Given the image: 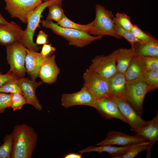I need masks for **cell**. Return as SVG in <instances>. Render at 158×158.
Instances as JSON below:
<instances>
[{"instance_id": "27", "label": "cell", "mask_w": 158, "mask_h": 158, "mask_svg": "<svg viewBox=\"0 0 158 158\" xmlns=\"http://www.w3.org/2000/svg\"><path fill=\"white\" fill-rule=\"evenodd\" d=\"M115 30L116 33L118 36L126 40L130 44L133 48L136 43L140 41L133 35L131 31L127 30L121 27L115 20Z\"/></svg>"}, {"instance_id": "33", "label": "cell", "mask_w": 158, "mask_h": 158, "mask_svg": "<svg viewBox=\"0 0 158 158\" xmlns=\"http://www.w3.org/2000/svg\"><path fill=\"white\" fill-rule=\"evenodd\" d=\"M131 32L134 36L141 42H147L156 40L150 35L142 30L135 24H133Z\"/></svg>"}, {"instance_id": "17", "label": "cell", "mask_w": 158, "mask_h": 158, "mask_svg": "<svg viewBox=\"0 0 158 158\" xmlns=\"http://www.w3.org/2000/svg\"><path fill=\"white\" fill-rule=\"evenodd\" d=\"M25 66L26 72L31 80H36L42 65L46 58L41 53L26 49Z\"/></svg>"}, {"instance_id": "12", "label": "cell", "mask_w": 158, "mask_h": 158, "mask_svg": "<svg viewBox=\"0 0 158 158\" xmlns=\"http://www.w3.org/2000/svg\"><path fill=\"white\" fill-rule=\"evenodd\" d=\"M91 107L95 109L101 115L106 119L116 118L127 123L116 104L109 97L96 99Z\"/></svg>"}, {"instance_id": "9", "label": "cell", "mask_w": 158, "mask_h": 158, "mask_svg": "<svg viewBox=\"0 0 158 158\" xmlns=\"http://www.w3.org/2000/svg\"><path fill=\"white\" fill-rule=\"evenodd\" d=\"M118 49L107 55H97L92 60L89 69L108 79L117 72L116 59Z\"/></svg>"}, {"instance_id": "22", "label": "cell", "mask_w": 158, "mask_h": 158, "mask_svg": "<svg viewBox=\"0 0 158 158\" xmlns=\"http://www.w3.org/2000/svg\"><path fill=\"white\" fill-rule=\"evenodd\" d=\"M135 54L132 48L118 49L116 59L117 71L124 74Z\"/></svg>"}, {"instance_id": "4", "label": "cell", "mask_w": 158, "mask_h": 158, "mask_svg": "<svg viewBox=\"0 0 158 158\" xmlns=\"http://www.w3.org/2000/svg\"><path fill=\"white\" fill-rule=\"evenodd\" d=\"M62 0H49L42 3L33 11L29 16L27 21V26L19 40V42L26 48L38 52L41 47L38 46L33 40L35 30L40 27V18L44 10L50 4Z\"/></svg>"}, {"instance_id": "40", "label": "cell", "mask_w": 158, "mask_h": 158, "mask_svg": "<svg viewBox=\"0 0 158 158\" xmlns=\"http://www.w3.org/2000/svg\"><path fill=\"white\" fill-rule=\"evenodd\" d=\"M8 23L0 13V24H6Z\"/></svg>"}, {"instance_id": "15", "label": "cell", "mask_w": 158, "mask_h": 158, "mask_svg": "<svg viewBox=\"0 0 158 158\" xmlns=\"http://www.w3.org/2000/svg\"><path fill=\"white\" fill-rule=\"evenodd\" d=\"M55 55L47 56L43 62L39 70L38 77L43 82L48 84L55 83L60 72V68L55 60Z\"/></svg>"}, {"instance_id": "41", "label": "cell", "mask_w": 158, "mask_h": 158, "mask_svg": "<svg viewBox=\"0 0 158 158\" xmlns=\"http://www.w3.org/2000/svg\"><path fill=\"white\" fill-rule=\"evenodd\" d=\"M42 1H48V0H42ZM63 1V0H62Z\"/></svg>"}, {"instance_id": "31", "label": "cell", "mask_w": 158, "mask_h": 158, "mask_svg": "<svg viewBox=\"0 0 158 158\" xmlns=\"http://www.w3.org/2000/svg\"><path fill=\"white\" fill-rule=\"evenodd\" d=\"M25 104H27L26 100L22 94L11 93L10 107L13 111L21 109Z\"/></svg>"}, {"instance_id": "36", "label": "cell", "mask_w": 158, "mask_h": 158, "mask_svg": "<svg viewBox=\"0 0 158 158\" xmlns=\"http://www.w3.org/2000/svg\"><path fill=\"white\" fill-rule=\"evenodd\" d=\"M48 35L42 30L39 31L37 35L35 43L37 45L44 44L49 43Z\"/></svg>"}, {"instance_id": "8", "label": "cell", "mask_w": 158, "mask_h": 158, "mask_svg": "<svg viewBox=\"0 0 158 158\" xmlns=\"http://www.w3.org/2000/svg\"><path fill=\"white\" fill-rule=\"evenodd\" d=\"M5 10L12 18H18L27 24L33 10L42 3V0H4Z\"/></svg>"}, {"instance_id": "29", "label": "cell", "mask_w": 158, "mask_h": 158, "mask_svg": "<svg viewBox=\"0 0 158 158\" xmlns=\"http://www.w3.org/2000/svg\"><path fill=\"white\" fill-rule=\"evenodd\" d=\"M4 140V143L0 147V158H10L13 144L12 133L6 136Z\"/></svg>"}, {"instance_id": "39", "label": "cell", "mask_w": 158, "mask_h": 158, "mask_svg": "<svg viewBox=\"0 0 158 158\" xmlns=\"http://www.w3.org/2000/svg\"><path fill=\"white\" fill-rule=\"evenodd\" d=\"M82 154L71 153L67 154L65 156L64 158H81L82 157Z\"/></svg>"}, {"instance_id": "18", "label": "cell", "mask_w": 158, "mask_h": 158, "mask_svg": "<svg viewBox=\"0 0 158 158\" xmlns=\"http://www.w3.org/2000/svg\"><path fill=\"white\" fill-rule=\"evenodd\" d=\"M108 80L111 97L125 99L124 96L127 81L125 74L117 71Z\"/></svg>"}, {"instance_id": "5", "label": "cell", "mask_w": 158, "mask_h": 158, "mask_svg": "<svg viewBox=\"0 0 158 158\" xmlns=\"http://www.w3.org/2000/svg\"><path fill=\"white\" fill-rule=\"evenodd\" d=\"M142 75L135 80L127 81L124 96L126 100L141 117L143 113L145 97L147 93L151 91L144 81Z\"/></svg>"}, {"instance_id": "25", "label": "cell", "mask_w": 158, "mask_h": 158, "mask_svg": "<svg viewBox=\"0 0 158 158\" xmlns=\"http://www.w3.org/2000/svg\"><path fill=\"white\" fill-rule=\"evenodd\" d=\"M149 141H145L132 145L124 154L113 158H134L141 152L147 150L150 145Z\"/></svg>"}, {"instance_id": "34", "label": "cell", "mask_w": 158, "mask_h": 158, "mask_svg": "<svg viewBox=\"0 0 158 158\" xmlns=\"http://www.w3.org/2000/svg\"><path fill=\"white\" fill-rule=\"evenodd\" d=\"M146 71H158V56H142Z\"/></svg>"}, {"instance_id": "20", "label": "cell", "mask_w": 158, "mask_h": 158, "mask_svg": "<svg viewBox=\"0 0 158 158\" xmlns=\"http://www.w3.org/2000/svg\"><path fill=\"white\" fill-rule=\"evenodd\" d=\"M145 71L142 56L135 54L124 74L127 81L135 79Z\"/></svg>"}, {"instance_id": "24", "label": "cell", "mask_w": 158, "mask_h": 158, "mask_svg": "<svg viewBox=\"0 0 158 158\" xmlns=\"http://www.w3.org/2000/svg\"><path fill=\"white\" fill-rule=\"evenodd\" d=\"M62 1L56 2L48 6L49 12L46 20L59 22L61 20L65 14L62 8Z\"/></svg>"}, {"instance_id": "23", "label": "cell", "mask_w": 158, "mask_h": 158, "mask_svg": "<svg viewBox=\"0 0 158 158\" xmlns=\"http://www.w3.org/2000/svg\"><path fill=\"white\" fill-rule=\"evenodd\" d=\"M132 145L121 147H114L110 145L91 146L80 151L79 152L82 154L85 152H95L101 154L104 152H107L110 155L116 156L124 154Z\"/></svg>"}, {"instance_id": "6", "label": "cell", "mask_w": 158, "mask_h": 158, "mask_svg": "<svg viewBox=\"0 0 158 158\" xmlns=\"http://www.w3.org/2000/svg\"><path fill=\"white\" fill-rule=\"evenodd\" d=\"M6 46V59L10 66L9 71L17 78L24 77L26 72L25 66L26 48L18 41Z\"/></svg>"}, {"instance_id": "38", "label": "cell", "mask_w": 158, "mask_h": 158, "mask_svg": "<svg viewBox=\"0 0 158 158\" xmlns=\"http://www.w3.org/2000/svg\"><path fill=\"white\" fill-rule=\"evenodd\" d=\"M15 78L16 77L9 71L5 74H2L0 72V87L8 80Z\"/></svg>"}, {"instance_id": "32", "label": "cell", "mask_w": 158, "mask_h": 158, "mask_svg": "<svg viewBox=\"0 0 158 158\" xmlns=\"http://www.w3.org/2000/svg\"><path fill=\"white\" fill-rule=\"evenodd\" d=\"M114 18L123 28L131 31L133 24L131 22L130 17L126 13L117 12Z\"/></svg>"}, {"instance_id": "19", "label": "cell", "mask_w": 158, "mask_h": 158, "mask_svg": "<svg viewBox=\"0 0 158 158\" xmlns=\"http://www.w3.org/2000/svg\"><path fill=\"white\" fill-rule=\"evenodd\" d=\"M135 132L136 135L147 140L150 142V145L152 146L158 140V111L147 125L138 128Z\"/></svg>"}, {"instance_id": "30", "label": "cell", "mask_w": 158, "mask_h": 158, "mask_svg": "<svg viewBox=\"0 0 158 158\" xmlns=\"http://www.w3.org/2000/svg\"><path fill=\"white\" fill-rule=\"evenodd\" d=\"M17 78L11 79L5 82L0 87V92L22 94L21 90L16 82Z\"/></svg>"}, {"instance_id": "16", "label": "cell", "mask_w": 158, "mask_h": 158, "mask_svg": "<svg viewBox=\"0 0 158 158\" xmlns=\"http://www.w3.org/2000/svg\"><path fill=\"white\" fill-rule=\"evenodd\" d=\"M23 32L21 27L13 21L0 24V44L6 46L19 42Z\"/></svg>"}, {"instance_id": "13", "label": "cell", "mask_w": 158, "mask_h": 158, "mask_svg": "<svg viewBox=\"0 0 158 158\" xmlns=\"http://www.w3.org/2000/svg\"><path fill=\"white\" fill-rule=\"evenodd\" d=\"M95 99L91 93L85 87L76 92L62 94V105L65 108L76 105H85L91 107Z\"/></svg>"}, {"instance_id": "35", "label": "cell", "mask_w": 158, "mask_h": 158, "mask_svg": "<svg viewBox=\"0 0 158 158\" xmlns=\"http://www.w3.org/2000/svg\"><path fill=\"white\" fill-rule=\"evenodd\" d=\"M11 93L0 92V113H3L7 108L10 107Z\"/></svg>"}, {"instance_id": "1", "label": "cell", "mask_w": 158, "mask_h": 158, "mask_svg": "<svg viewBox=\"0 0 158 158\" xmlns=\"http://www.w3.org/2000/svg\"><path fill=\"white\" fill-rule=\"evenodd\" d=\"M11 158H31L37 145V135L34 129L25 124L18 125L12 132Z\"/></svg>"}, {"instance_id": "10", "label": "cell", "mask_w": 158, "mask_h": 158, "mask_svg": "<svg viewBox=\"0 0 158 158\" xmlns=\"http://www.w3.org/2000/svg\"><path fill=\"white\" fill-rule=\"evenodd\" d=\"M116 104L118 109L130 127V130L135 132L138 128L147 125L150 121L142 119L129 102L124 99L109 97Z\"/></svg>"}, {"instance_id": "28", "label": "cell", "mask_w": 158, "mask_h": 158, "mask_svg": "<svg viewBox=\"0 0 158 158\" xmlns=\"http://www.w3.org/2000/svg\"><path fill=\"white\" fill-rule=\"evenodd\" d=\"M143 80L150 91L158 88V71H146L142 75Z\"/></svg>"}, {"instance_id": "2", "label": "cell", "mask_w": 158, "mask_h": 158, "mask_svg": "<svg viewBox=\"0 0 158 158\" xmlns=\"http://www.w3.org/2000/svg\"><path fill=\"white\" fill-rule=\"evenodd\" d=\"M40 23L42 26L51 29L54 34L67 41L71 46L83 47L94 41L101 39L102 36H92L87 33L77 30L62 27L53 21L43 20Z\"/></svg>"}, {"instance_id": "7", "label": "cell", "mask_w": 158, "mask_h": 158, "mask_svg": "<svg viewBox=\"0 0 158 158\" xmlns=\"http://www.w3.org/2000/svg\"><path fill=\"white\" fill-rule=\"evenodd\" d=\"M83 78V87L91 93L95 99L111 96L108 79L89 69L84 73Z\"/></svg>"}, {"instance_id": "37", "label": "cell", "mask_w": 158, "mask_h": 158, "mask_svg": "<svg viewBox=\"0 0 158 158\" xmlns=\"http://www.w3.org/2000/svg\"><path fill=\"white\" fill-rule=\"evenodd\" d=\"M56 51V49L52 46L51 44H45L43 45L40 53L44 56H46Z\"/></svg>"}, {"instance_id": "21", "label": "cell", "mask_w": 158, "mask_h": 158, "mask_svg": "<svg viewBox=\"0 0 158 158\" xmlns=\"http://www.w3.org/2000/svg\"><path fill=\"white\" fill-rule=\"evenodd\" d=\"M132 48L135 54L139 55L158 56V41L157 40L145 42H138Z\"/></svg>"}, {"instance_id": "11", "label": "cell", "mask_w": 158, "mask_h": 158, "mask_svg": "<svg viewBox=\"0 0 158 158\" xmlns=\"http://www.w3.org/2000/svg\"><path fill=\"white\" fill-rule=\"evenodd\" d=\"M16 82L26 100L27 104L33 106L37 110L41 111L42 107L37 99L35 91L36 88L42 85L43 82H36L24 77L17 78Z\"/></svg>"}, {"instance_id": "3", "label": "cell", "mask_w": 158, "mask_h": 158, "mask_svg": "<svg viewBox=\"0 0 158 158\" xmlns=\"http://www.w3.org/2000/svg\"><path fill=\"white\" fill-rule=\"evenodd\" d=\"M95 18L91 22V27L87 34L95 36L109 35L118 39L122 38L115 32L114 16L112 12L97 4L95 6Z\"/></svg>"}, {"instance_id": "26", "label": "cell", "mask_w": 158, "mask_h": 158, "mask_svg": "<svg viewBox=\"0 0 158 158\" xmlns=\"http://www.w3.org/2000/svg\"><path fill=\"white\" fill-rule=\"evenodd\" d=\"M56 23L62 27L72 28L87 33L91 29L92 26L91 23L87 25L77 23L69 19L65 15L61 20Z\"/></svg>"}, {"instance_id": "14", "label": "cell", "mask_w": 158, "mask_h": 158, "mask_svg": "<svg viewBox=\"0 0 158 158\" xmlns=\"http://www.w3.org/2000/svg\"><path fill=\"white\" fill-rule=\"evenodd\" d=\"M145 141H148L140 136L136 135L131 136L121 132L111 130L107 133L104 140L97 145H117L126 146Z\"/></svg>"}]
</instances>
